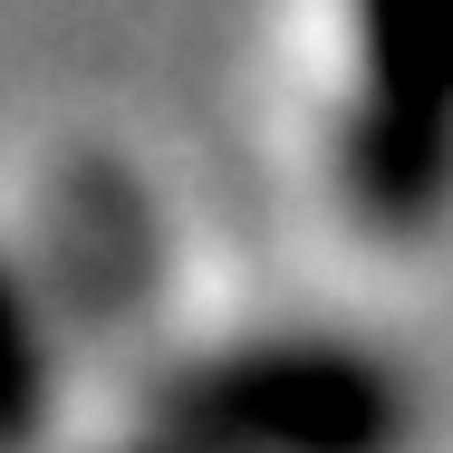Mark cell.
Instances as JSON below:
<instances>
[{
  "label": "cell",
  "mask_w": 453,
  "mask_h": 453,
  "mask_svg": "<svg viewBox=\"0 0 453 453\" xmlns=\"http://www.w3.org/2000/svg\"><path fill=\"white\" fill-rule=\"evenodd\" d=\"M415 376L348 328H280L145 386L106 453H405Z\"/></svg>",
  "instance_id": "cell-1"
},
{
  "label": "cell",
  "mask_w": 453,
  "mask_h": 453,
  "mask_svg": "<svg viewBox=\"0 0 453 453\" xmlns=\"http://www.w3.org/2000/svg\"><path fill=\"white\" fill-rule=\"evenodd\" d=\"M338 203L376 242H425L453 212V0H348Z\"/></svg>",
  "instance_id": "cell-2"
},
{
  "label": "cell",
  "mask_w": 453,
  "mask_h": 453,
  "mask_svg": "<svg viewBox=\"0 0 453 453\" xmlns=\"http://www.w3.org/2000/svg\"><path fill=\"white\" fill-rule=\"evenodd\" d=\"M58 425V309L0 242V453H39Z\"/></svg>",
  "instance_id": "cell-3"
}]
</instances>
